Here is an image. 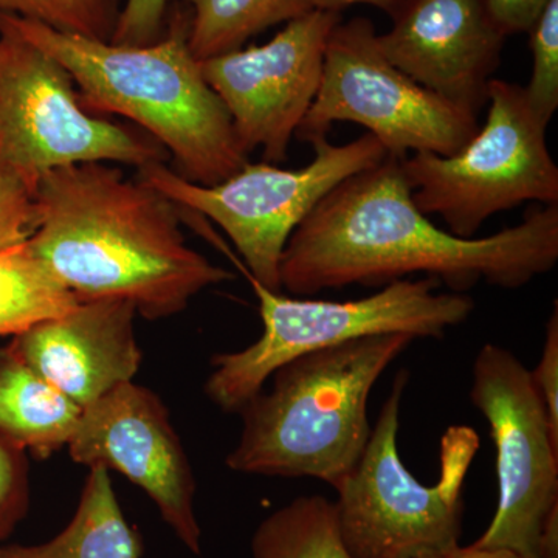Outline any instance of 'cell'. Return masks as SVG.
<instances>
[{
    "label": "cell",
    "instance_id": "1",
    "mask_svg": "<svg viewBox=\"0 0 558 558\" xmlns=\"http://www.w3.org/2000/svg\"><path fill=\"white\" fill-rule=\"evenodd\" d=\"M558 263V205L484 238L439 229L414 205L402 159L387 156L326 194L286 245L282 289L312 296L425 274L465 293L481 281L515 290Z\"/></svg>",
    "mask_w": 558,
    "mask_h": 558
},
{
    "label": "cell",
    "instance_id": "2",
    "mask_svg": "<svg viewBox=\"0 0 558 558\" xmlns=\"http://www.w3.org/2000/svg\"><path fill=\"white\" fill-rule=\"evenodd\" d=\"M36 256L80 301L126 300L137 314H180L233 279L186 244L174 202L102 161L57 168L38 182Z\"/></svg>",
    "mask_w": 558,
    "mask_h": 558
},
{
    "label": "cell",
    "instance_id": "3",
    "mask_svg": "<svg viewBox=\"0 0 558 558\" xmlns=\"http://www.w3.org/2000/svg\"><path fill=\"white\" fill-rule=\"evenodd\" d=\"M0 20L64 65L87 112L124 117L157 140L180 178L216 185L248 163L226 106L191 53L183 3H172L165 35L149 46L69 35L16 14Z\"/></svg>",
    "mask_w": 558,
    "mask_h": 558
},
{
    "label": "cell",
    "instance_id": "4",
    "mask_svg": "<svg viewBox=\"0 0 558 558\" xmlns=\"http://www.w3.org/2000/svg\"><path fill=\"white\" fill-rule=\"evenodd\" d=\"M413 341L403 333L363 337L282 365L269 391L240 411L244 424L227 468L319 480L337 490L368 444L374 385Z\"/></svg>",
    "mask_w": 558,
    "mask_h": 558
},
{
    "label": "cell",
    "instance_id": "5",
    "mask_svg": "<svg viewBox=\"0 0 558 558\" xmlns=\"http://www.w3.org/2000/svg\"><path fill=\"white\" fill-rule=\"evenodd\" d=\"M242 275L258 296L264 330L250 347L211 359L205 392L226 413H240L275 371L301 355L385 333L440 340L475 310L465 293L438 292L432 277L399 279L365 299L325 301L289 299Z\"/></svg>",
    "mask_w": 558,
    "mask_h": 558
},
{
    "label": "cell",
    "instance_id": "6",
    "mask_svg": "<svg viewBox=\"0 0 558 558\" xmlns=\"http://www.w3.org/2000/svg\"><path fill=\"white\" fill-rule=\"evenodd\" d=\"M410 373L399 371L362 458L337 488V523L352 558H421L459 545L465 476L480 438L454 425L440 440L438 483L424 484L398 449L400 413Z\"/></svg>",
    "mask_w": 558,
    "mask_h": 558
},
{
    "label": "cell",
    "instance_id": "7",
    "mask_svg": "<svg viewBox=\"0 0 558 558\" xmlns=\"http://www.w3.org/2000/svg\"><path fill=\"white\" fill-rule=\"evenodd\" d=\"M314 159L300 170L278 165L248 163L216 185H197L180 178L165 161L137 168L135 178L153 186L179 208L197 213L219 227L226 241L216 247L242 274L271 292L281 293V259L286 245L319 201L351 175L379 165L388 156L384 145L366 132L347 145L317 138Z\"/></svg>",
    "mask_w": 558,
    "mask_h": 558
},
{
    "label": "cell",
    "instance_id": "8",
    "mask_svg": "<svg viewBox=\"0 0 558 558\" xmlns=\"http://www.w3.org/2000/svg\"><path fill=\"white\" fill-rule=\"evenodd\" d=\"M487 102L486 121L457 154L402 160L414 205L459 238H476L488 218L526 202L558 205V168L524 87L494 78Z\"/></svg>",
    "mask_w": 558,
    "mask_h": 558
},
{
    "label": "cell",
    "instance_id": "9",
    "mask_svg": "<svg viewBox=\"0 0 558 558\" xmlns=\"http://www.w3.org/2000/svg\"><path fill=\"white\" fill-rule=\"evenodd\" d=\"M470 389L497 451L498 505L473 546L521 558H558V438L531 371L509 349L487 343Z\"/></svg>",
    "mask_w": 558,
    "mask_h": 558
},
{
    "label": "cell",
    "instance_id": "10",
    "mask_svg": "<svg viewBox=\"0 0 558 558\" xmlns=\"http://www.w3.org/2000/svg\"><path fill=\"white\" fill-rule=\"evenodd\" d=\"M339 121L366 128L388 156L402 160L411 150L453 156L480 128L478 117L395 68L366 17L340 21L330 33L317 97L295 135L312 143Z\"/></svg>",
    "mask_w": 558,
    "mask_h": 558
},
{
    "label": "cell",
    "instance_id": "11",
    "mask_svg": "<svg viewBox=\"0 0 558 558\" xmlns=\"http://www.w3.org/2000/svg\"><path fill=\"white\" fill-rule=\"evenodd\" d=\"M167 159L150 135L87 112L64 65L0 20V165L39 180L72 165Z\"/></svg>",
    "mask_w": 558,
    "mask_h": 558
},
{
    "label": "cell",
    "instance_id": "12",
    "mask_svg": "<svg viewBox=\"0 0 558 558\" xmlns=\"http://www.w3.org/2000/svg\"><path fill=\"white\" fill-rule=\"evenodd\" d=\"M340 21V13L311 10L263 46L201 61L247 156L263 149L267 163L288 159L290 142L317 97L326 44Z\"/></svg>",
    "mask_w": 558,
    "mask_h": 558
},
{
    "label": "cell",
    "instance_id": "13",
    "mask_svg": "<svg viewBox=\"0 0 558 558\" xmlns=\"http://www.w3.org/2000/svg\"><path fill=\"white\" fill-rule=\"evenodd\" d=\"M78 464L105 465L142 488L190 553H202L196 478L170 411L156 392L126 381L81 411L69 444Z\"/></svg>",
    "mask_w": 558,
    "mask_h": 558
},
{
    "label": "cell",
    "instance_id": "14",
    "mask_svg": "<svg viewBox=\"0 0 558 558\" xmlns=\"http://www.w3.org/2000/svg\"><path fill=\"white\" fill-rule=\"evenodd\" d=\"M377 35L400 72L444 100L478 117L506 36L483 0H409Z\"/></svg>",
    "mask_w": 558,
    "mask_h": 558
},
{
    "label": "cell",
    "instance_id": "15",
    "mask_svg": "<svg viewBox=\"0 0 558 558\" xmlns=\"http://www.w3.org/2000/svg\"><path fill=\"white\" fill-rule=\"evenodd\" d=\"M135 315L131 301H81L68 314L13 337L10 344L40 377L86 409L137 374L143 354L135 340Z\"/></svg>",
    "mask_w": 558,
    "mask_h": 558
},
{
    "label": "cell",
    "instance_id": "16",
    "mask_svg": "<svg viewBox=\"0 0 558 558\" xmlns=\"http://www.w3.org/2000/svg\"><path fill=\"white\" fill-rule=\"evenodd\" d=\"M81 411L11 344L0 349V435L33 457L47 459L68 446Z\"/></svg>",
    "mask_w": 558,
    "mask_h": 558
},
{
    "label": "cell",
    "instance_id": "17",
    "mask_svg": "<svg viewBox=\"0 0 558 558\" xmlns=\"http://www.w3.org/2000/svg\"><path fill=\"white\" fill-rule=\"evenodd\" d=\"M89 469L75 515L68 526L40 545H0V558H142V534L128 523L109 469Z\"/></svg>",
    "mask_w": 558,
    "mask_h": 558
},
{
    "label": "cell",
    "instance_id": "18",
    "mask_svg": "<svg viewBox=\"0 0 558 558\" xmlns=\"http://www.w3.org/2000/svg\"><path fill=\"white\" fill-rule=\"evenodd\" d=\"M178 2V0H174ZM190 10L189 44L197 61L242 49L253 36L296 20L310 0H179Z\"/></svg>",
    "mask_w": 558,
    "mask_h": 558
},
{
    "label": "cell",
    "instance_id": "19",
    "mask_svg": "<svg viewBox=\"0 0 558 558\" xmlns=\"http://www.w3.org/2000/svg\"><path fill=\"white\" fill-rule=\"evenodd\" d=\"M80 303L33 253L28 241L0 250V337L20 336Z\"/></svg>",
    "mask_w": 558,
    "mask_h": 558
},
{
    "label": "cell",
    "instance_id": "20",
    "mask_svg": "<svg viewBox=\"0 0 558 558\" xmlns=\"http://www.w3.org/2000/svg\"><path fill=\"white\" fill-rule=\"evenodd\" d=\"M253 558H352L340 537L336 505L323 495L275 510L252 537Z\"/></svg>",
    "mask_w": 558,
    "mask_h": 558
},
{
    "label": "cell",
    "instance_id": "21",
    "mask_svg": "<svg viewBox=\"0 0 558 558\" xmlns=\"http://www.w3.org/2000/svg\"><path fill=\"white\" fill-rule=\"evenodd\" d=\"M124 0H0V13L38 21L69 35L110 43Z\"/></svg>",
    "mask_w": 558,
    "mask_h": 558
},
{
    "label": "cell",
    "instance_id": "22",
    "mask_svg": "<svg viewBox=\"0 0 558 558\" xmlns=\"http://www.w3.org/2000/svg\"><path fill=\"white\" fill-rule=\"evenodd\" d=\"M529 36L534 69L524 94L532 112L548 128L558 108V0H550Z\"/></svg>",
    "mask_w": 558,
    "mask_h": 558
},
{
    "label": "cell",
    "instance_id": "23",
    "mask_svg": "<svg viewBox=\"0 0 558 558\" xmlns=\"http://www.w3.org/2000/svg\"><path fill=\"white\" fill-rule=\"evenodd\" d=\"M38 182L0 165V250L27 242L38 230Z\"/></svg>",
    "mask_w": 558,
    "mask_h": 558
},
{
    "label": "cell",
    "instance_id": "24",
    "mask_svg": "<svg viewBox=\"0 0 558 558\" xmlns=\"http://www.w3.org/2000/svg\"><path fill=\"white\" fill-rule=\"evenodd\" d=\"M31 508V476L25 451L0 435V543L13 534Z\"/></svg>",
    "mask_w": 558,
    "mask_h": 558
},
{
    "label": "cell",
    "instance_id": "25",
    "mask_svg": "<svg viewBox=\"0 0 558 558\" xmlns=\"http://www.w3.org/2000/svg\"><path fill=\"white\" fill-rule=\"evenodd\" d=\"M174 0H124L110 43L120 46H149L167 31Z\"/></svg>",
    "mask_w": 558,
    "mask_h": 558
},
{
    "label": "cell",
    "instance_id": "26",
    "mask_svg": "<svg viewBox=\"0 0 558 558\" xmlns=\"http://www.w3.org/2000/svg\"><path fill=\"white\" fill-rule=\"evenodd\" d=\"M532 381L537 388L539 398L545 405L546 414L553 435L558 438V306L554 303V311L546 325L545 343L537 366L531 371Z\"/></svg>",
    "mask_w": 558,
    "mask_h": 558
},
{
    "label": "cell",
    "instance_id": "27",
    "mask_svg": "<svg viewBox=\"0 0 558 558\" xmlns=\"http://www.w3.org/2000/svg\"><path fill=\"white\" fill-rule=\"evenodd\" d=\"M490 20L508 36L529 33L550 0H483Z\"/></svg>",
    "mask_w": 558,
    "mask_h": 558
},
{
    "label": "cell",
    "instance_id": "28",
    "mask_svg": "<svg viewBox=\"0 0 558 558\" xmlns=\"http://www.w3.org/2000/svg\"><path fill=\"white\" fill-rule=\"evenodd\" d=\"M310 2L314 10L333 11V13L340 14L341 10L348 9V7L365 3V5L385 11L389 17H392L407 5L409 0H310Z\"/></svg>",
    "mask_w": 558,
    "mask_h": 558
},
{
    "label": "cell",
    "instance_id": "29",
    "mask_svg": "<svg viewBox=\"0 0 558 558\" xmlns=\"http://www.w3.org/2000/svg\"><path fill=\"white\" fill-rule=\"evenodd\" d=\"M421 558H521L517 554L502 549H484L476 546H454V548L440 550V553L428 554Z\"/></svg>",
    "mask_w": 558,
    "mask_h": 558
}]
</instances>
